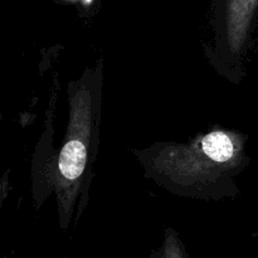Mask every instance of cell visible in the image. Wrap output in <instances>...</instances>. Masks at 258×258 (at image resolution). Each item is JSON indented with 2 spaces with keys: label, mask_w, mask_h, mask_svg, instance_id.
<instances>
[{
  "label": "cell",
  "mask_w": 258,
  "mask_h": 258,
  "mask_svg": "<svg viewBox=\"0 0 258 258\" xmlns=\"http://www.w3.org/2000/svg\"><path fill=\"white\" fill-rule=\"evenodd\" d=\"M242 139L236 133L216 130L188 145H168L149 159V170L174 188L207 189L232 175L242 160Z\"/></svg>",
  "instance_id": "obj_1"
},
{
  "label": "cell",
  "mask_w": 258,
  "mask_h": 258,
  "mask_svg": "<svg viewBox=\"0 0 258 258\" xmlns=\"http://www.w3.org/2000/svg\"><path fill=\"white\" fill-rule=\"evenodd\" d=\"M97 105L95 92L86 82L70 85V122L58 156L55 189L59 201L60 226L67 229L75 196L88 168Z\"/></svg>",
  "instance_id": "obj_2"
},
{
  "label": "cell",
  "mask_w": 258,
  "mask_h": 258,
  "mask_svg": "<svg viewBox=\"0 0 258 258\" xmlns=\"http://www.w3.org/2000/svg\"><path fill=\"white\" fill-rule=\"evenodd\" d=\"M258 5V0H228L224 12L222 32L219 39L222 47L227 48L232 55L242 53L249 30L252 19Z\"/></svg>",
  "instance_id": "obj_3"
},
{
  "label": "cell",
  "mask_w": 258,
  "mask_h": 258,
  "mask_svg": "<svg viewBox=\"0 0 258 258\" xmlns=\"http://www.w3.org/2000/svg\"><path fill=\"white\" fill-rule=\"evenodd\" d=\"M149 258H189V256L178 233L173 228H168L161 246L151 252Z\"/></svg>",
  "instance_id": "obj_4"
},
{
  "label": "cell",
  "mask_w": 258,
  "mask_h": 258,
  "mask_svg": "<svg viewBox=\"0 0 258 258\" xmlns=\"http://www.w3.org/2000/svg\"><path fill=\"white\" fill-rule=\"evenodd\" d=\"M86 2H91V0H86Z\"/></svg>",
  "instance_id": "obj_5"
}]
</instances>
